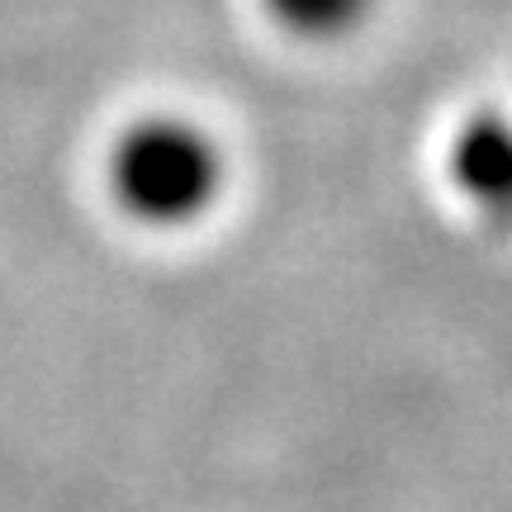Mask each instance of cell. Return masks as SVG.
I'll return each mask as SVG.
<instances>
[{
    "instance_id": "cell-2",
    "label": "cell",
    "mask_w": 512,
    "mask_h": 512,
    "mask_svg": "<svg viewBox=\"0 0 512 512\" xmlns=\"http://www.w3.org/2000/svg\"><path fill=\"white\" fill-rule=\"evenodd\" d=\"M460 176L465 185L484 195V200H498L503 195V181H508V143H503V128L498 124H475L470 138L460 143Z\"/></svg>"
},
{
    "instance_id": "cell-1",
    "label": "cell",
    "mask_w": 512,
    "mask_h": 512,
    "mask_svg": "<svg viewBox=\"0 0 512 512\" xmlns=\"http://www.w3.org/2000/svg\"><path fill=\"white\" fill-rule=\"evenodd\" d=\"M219 190V152L185 124H143L114 152V195L143 219H190Z\"/></svg>"
},
{
    "instance_id": "cell-3",
    "label": "cell",
    "mask_w": 512,
    "mask_h": 512,
    "mask_svg": "<svg viewBox=\"0 0 512 512\" xmlns=\"http://www.w3.org/2000/svg\"><path fill=\"white\" fill-rule=\"evenodd\" d=\"M366 0H271V10L294 29H309V34H332L361 15Z\"/></svg>"
}]
</instances>
